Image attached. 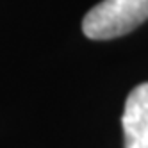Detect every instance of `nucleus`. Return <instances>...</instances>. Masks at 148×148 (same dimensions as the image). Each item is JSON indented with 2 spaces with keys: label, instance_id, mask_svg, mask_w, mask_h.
Here are the masks:
<instances>
[{
  "label": "nucleus",
  "instance_id": "obj_1",
  "mask_svg": "<svg viewBox=\"0 0 148 148\" xmlns=\"http://www.w3.org/2000/svg\"><path fill=\"white\" fill-rule=\"evenodd\" d=\"M148 20V0H102L82 20V30L89 39H112Z\"/></svg>",
  "mask_w": 148,
  "mask_h": 148
},
{
  "label": "nucleus",
  "instance_id": "obj_2",
  "mask_svg": "<svg viewBox=\"0 0 148 148\" xmlns=\"http://www.w3.org/2000/svg\"><path fill=\"white\" fill-rule=\"evenodd\" d=\"M121 125L125 148H148V82L136 86L127 97Z\"/></svg>",
  "mask_w": 148,
  "mask_h": 148
}]
</instances>
